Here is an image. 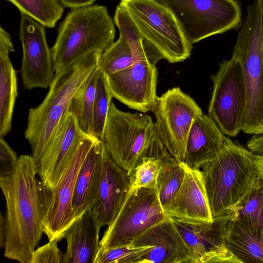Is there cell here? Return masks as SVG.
I'll use <instances>...</instances> for the list:
<instances>
[{
	"mask_svg": "<svg viewBox=\"0 0 263 263\" xmlns=\"http://www.w3.org/2000/svg\"><path fill=\"white\" fill-rule=\"evenodd\" d=\"M18 158L3 138L0 137V177L7 176L14 170Z\"/></svg>",
	"mask_w": 263,
	"mask_h": 263,
	"instance_id": "35",
	"label": "cell"
},
{
	"mask_svg": "<svg viewBox=\"0 0 263 263\" xmlns=\"http://www.w3.org/2000/svg\"><path fill=\"white\" fill-rule=\"evenodd\" d=\"M97 140L88 136L84 139L61 179L50 191L43 221V230L49 241H59L64 238L65 231L76 220L72 200L78 175L86 155Z\"/></svg>",
	"mask_w": 263,
	"mask_h": 263,
	"instance_id": "12",
	"label": "cell"
},
{
	"mask_svg": "<svg viewBox=\"0 0 263 263\" xmlns=\"http://www.w3.org/2000/svg\"><path fill=\"white\" fill-rule=\"evenodd\" d=\"M86 137L74 116L67 112L52 132L36 164L37 175L46 188H54Z\"/></svg>",
	"mask_w": 263,
	"mask_h": 263,
	"instance_id": "13",
	"label": "cell"
},
{
	"mask_svg": "<svg viewBox=\"0 0 263 263\" xmlns=\"http://www.w3.org/2000/svg\"><path fill=\"white\" fill-rule=\"evenodd\" d=\"M114 22L118 28L120 37L127 43L137 61H146L155 65L164 59L161 52L142 34L126 9L120 4L116 7Z\"/></svg>",
	"mask_w": 263,
	"mask_h": 263,
	"instance_id": "25",
	"label": "cell"
},
{
	"mask_svg": "<svg viewBox=\"0 0 263 263\" xmlns=\"http://www.w3.org/2000/svg\"><path fill=\"white\" fill-rule=\"evenodd\" d=\"M132 244L153 247L139 263H194L189 247L171 218L152 227Z\"/></svg>",
	"mask_w": 263,
	"mask_h": 263,
	"instance_id": "18",
	"label": "cell"
},
{
	"mask_svg": "<svg viewBox=\"0 0 263 263\" xmlns=\"http://www.w3.org/2000/svg\"><path fill=\"white\" fill-rule=\"evenodd\" d=\"M248 148L254 154H263V134L253 135L247 141Z\"/></svg>",
	"mask_w": 263,
	"mask_h": 263,
	"instance_id": "36",
	"label": "cell"
},
{
	"mask_svg": "<svg viewBox=\"0 0 263 263\" xmlns=\"http://www.w3.org/2000/svg\"><path fill=\"white\" fill-rule=\"evenodd\" d=\"M106 79L112 98L142 112L151 111L157 97V70L155 65L139 61L123 70L106 76Z\"/></svg>",
	"mask_w": 263,
	"mask_h": 263,
	"instance_id": "15",
	"label": "cell"
},
{
	"mask_svg": "<svg viewBox=\"0 0 263 263\" xmlns=\"http://www.w3.org/2000/svg\"><path fill=\"white\" fill-rule=\"evenodd\" d=\"M5 220L2 213L0 216V248H5L6 244Z\"/></svg>",
	"mask_w": 263,
	"mask_h": 263,
	"instance_id": "39",
	"label": "cell"
},
{
	"mask_svg": "<svg viewBox=\"0 0 263 263\" xmlns=\"http://www.w3.org/2000/svg\"><path fill=\"white\" fill-rule=\"evenodd\" d=\"M253 155L225 136L216 157L201 165L213 218L231 214L254 184L258 176Z\"/></svg>",
	"mask_w": 263,
	"mask_h": 263,
	"instance_id": "2",
	"label": "cell"
},
{
	"mask_svg": "<svg viewBox=\"0 0 263 263\" xmlns=\"http://www.w3.org/2000/svg\"><path fill=\"white\" fill-rule=\"evenodd\" d=\"M137 61L127 43L119 37L102 52L98 66L105 76H108L123 70Z\"/></svg>",
	"mask_w": 263,
	"mask_h": 263,
	"instance_id": "30",
	"label": "cell"
},
{
	"mask_svg": "<svg viewBox=\"0 0 263 263\" xmlns=\"http://www.w3.org/2000/svg\"><path fill=\"white\" fill-rule=\"evenodd\" d=\"M170 219L157 189H129L119 213L100 241L99 251L130 245L152 227Z\"/></svg>",
	"mask_w": 263,
	"mask_h": 263,
	"instance_id": "9",
	"label": "cell"
},
{
	"mask_svg": "<svg viewBox=\"0 0 263 263\" xmlns=\"http://www.w3.org/2000/svg\"><path fill=\"white\" fill-rule=\"evenodd\" d=\"M58 241H48L46 244L35 250L31 263H64V253L59 249Z\"/></svg>",
	"mask_w": 263,
	"mask_h": 263,
	"instance_id": "34",
	"label": "cell"
},
{
	"mask_svg": "<svg viewBox=\"0 0 263 263\" xmlns=\"http://www.w3.org/2000/svg\"><path fill=\"white\" fill-rule=\"evenodd\" d=\"M102 53L99 50L92 52L64 69L55 72L42 103L29 109L24 135L36 163L55 126L68 111L73 95L98 66Z\"/></svg>",
	"mask_w": 263,
	"mask_h": 263,
	"instance_id": "3",
	"label": "cell"
},
{
	"mask_svg": "<svg viewBox=\"0 0 263 263\" xmlns=\"http://www.w3.org/2000/svg\"><path fill=\"white\" fill-rule=\"evenodd\" d=\"M45 26L30 16L21 14L20 39L23 48L20 72L24 88L49 87L54 78L51 49Z\"/></svg>",
	"mask_w": 263,
	"mask_h": 263,
	"instance_id": "14",
	"label": "cell"
},
{
	"mask_svg": "<svg viewBox=\"0 0 263 263\" xmlns=\"http://www.w3.org/2000/svg\"><path fill=\"white\" fill-rule=\"evenodd\" d=\"M96 0H58L63 7L73 9L92 5Z\"/></svg>",
	"mask_w": 263,
	"mask_h": 263,
	"instance_id": "37",
	"label": "cell"
},
{
	"mask_svg": "<svg viewBox=\"0 0 263 263\" xmlns=\"http://www.w3.org/2000/svg\"><path fill=\"white\" fill-rule=\"evenodd\" d=\"M115 36L114 23L105 6L71 9L60 24L51 48L55 72L92 52L103 51L114 42Z\"/></svg>",
	"mask_w": 263,
	"mask_h": 263,
	"instance_id": "4",
	"label": "cell"
},
{
	"mask_svg": "<svg viewBox=\"0 0 263 263\" xmlns=\"http://www.w3.org/2000/svg\"><path fill=\"white\" fill-rule=\"evenodd\" d=\"M231 217V214L197 223L171 219L189 247L194 263H240L226 244V227Z\"/></svg>",
	"mask_w": 263,
	"mask_h": 263,
	"instance_id": "16",
	"label": "cell"
},
{
	"mask_svg": "<svg viewBox=\"0 0 263 263\" xmlns=\"http://www.w3.org/2000/svg\"><path fill=\"white\" fill-rule=\"evenodd\" d=\"M112 98L106 76L99 68L92 110V132L93 137L101 141L103 139L104 128Z\"/></svg>",
	"mask_w": 263,
	"mask_h": 263,
	"instance_id": "31",
	"label": "cell"
},
{
	"mask_svg": "<svg viewBox=\"0 0 263 263\" xmlns=\"http://www.w3.org/2000/svg\"><path fill=\"white\" fill-rule=\"evenodd\" d=\"M225 136L209 115L202 112L195 119L190 129L184 163L191 168L200 169L202 164L216 157L222 147Z\"/></svg>",
	"mask_w": 263,
	"mask_h": 263,
	"instance_id": "21",
	"label": "cell"
},
{
	"mask_svg": "<svg viewBox=\"0 0 263 263\" xmlns=\"http://www.w3.org/2000/svg\"><path fill=\"white\" fill-rule=\"evenodd\" d=\"M211 79L213 89L208 115L224 135L236 137L242 130L247 101L240 61L232 56L222 61Z\"/></svg>",
	"mask_w": 263,
	"mask_h": 263,
	"instance_id": "10",
	"label": "cell"
},
{
	"mask_svg": "<svg viewBox=\"0 0 263 263\" xmlns=\"http://www.w3.org/2000/svg\"><path fill=\"white\" fill-rule=\"evenodd\" d=\"M174 15L191 44L241 25L238 0H155Z\"/></svg>",
	"mask_w": 263,
	"mask_h": 263,
	"instance_id": "7",
	"label": "cell"
},
{
	"mask_svg": "<svg viewBox=\"0 0 263 263\" xmlns=\"http://www.w3.org/2000/svg\"><path fill=\"white\" fill-rule=\"evenodd\" d=\"M99 72L98 66L76 91L67 111L74 116L82 132L90 137H94L92 132V110Z\"/></svg>",
	"mask_w": 263,
	"mask_h": 263,
	"instance_id": "26",
	"label": "cell"
},
{
	"mask_svg": "<svg viewBox=\"0 0 263 263\" xmlns=\"http://www.w3.org/2000/svg\"><path fill=\"white\" fill-rule=\"evenodd\" d=\"M14 49L10 35L0 28V137L10 130L14 106L17 96L16 71L9 53Z\"/></svg>",
	"mask_w": 263,
	"mask_h": 263,
	"instance_id": "23",
	"label": "cell"
},
{
	"mask_svg": "<svg viewBox=\"0 0 263 263\" xmlns=\"http://www.w3.org/2000/svg\"><path fill=\"white\" fill-rule=\"evenodd\" d=\"M103 141L96 140L86 155L79 170L73 196L75 219L91 209L97 198L102 170Z\"/></svg>",
	"mask_w": 263,
	"mask_h": 263,
	"instance_id": "22",
	"label": "cell"
},
{
	"mask_svg": "<svg viewBox=\"0 0 263 263\" xmlns=\"http://www.w3.org/2000/svg\"><path fill=\"white\" fill-rule=\"evenodd\" d=\"M142 34L171 63L191 55L192 45L173 13L155 0H121Z\"/></svg>",
	"mask_w": 263,
	"mask_h": 263,
	"instance_id": "8",
	"label": "cell"
},
{
	"mask_svg": "<svg viewBox=\"0 0 263 263\" xmlns=\"http://www.w3.org/2000/svg\"><path fill=\"white\" fill-rule=\"evenodd\" d=\"M260 8L262 28L263 30V0H258Z\"/></svg>",
	"mask_w": 263,
	"mask_h": 263,
	"instance_id": "40",
	"label": "cell"
},
{
	"mask_svg": "<svg viewBox=\"0 0 263 263\" xmlns=\"http://www.w3.org/2000/svg\"><path fill=\"white\" fill-rule=\"evenodd\" d=\"M231 215V219L240 220L263 232V179L258 177Z\"/></svg>",
	"mask_w": 263,
	"mask_h": 263,
	"instance_id": "27",
	"label": "cell"
},
{
	"mask_svg": "<svg viewBox=\"0 0 263 263\" xmlns=\"http://www.w3.org/2000/svg\"><path fill=\"white\" fill-rule=\"evenodd\" d=\"M185 164L179 163L170 155L162 160L157 179V191L163 207L175 195L183 181Z\"/></svg>",
	"mask_w": 263,
	"mask_h": 263,
	"instance_id": "28",
	"label": "cell"
},
{
	"mask_svg": "<svg viewBox=\"0 0 263 263\" xmlns=\"http://www.w3.org/2000/svg\"><path fill=\"white\" fill-rule=\"evenodd\" d=\"M225 241L240 263H263V232L240 220H229Z\"/></svg>",
	"mask_w": 263,
	"mask_h": 263,
	"instance_id": "24",
	"label": "cell"
},
{
	"mask_svg": "<svg viewBox=\"0 0 263 263\" xmlns=\"http://www.w3.org/2000/svg\"><path fill=\"white\" fill-rule=\"evenodd\" d=\"M163 158H150L144 159L128 174L129 179V189L145 187L157 190V179Z\"/></svg>",
	"mask_w": 263,
	"mask_h": 263,
	"instance_id": "32",
	"label": "cell"
},
{
	"mask_svg": "<svg viewBox=\"0 0 263 263\" xmlns=\"http://www.w3.org/2000/svg\"><path fill=\"white\" fill-rule=\"evenodd\" d=\"M101 227L91 209H87L65 231L64 263H95L100 250Z\"/></svg>",
	"mask_w": 263,
	"mask_h": 263,
	"instance_id": "20",
	"label": "cell"
},
{
	"mask_svg": "<svg viewBox=\"0 0 263 263\" xmlns=\"http://www.w3.org/2000/svg\"><path fill=\"white\" fill-rule=\"evenodd\" d=\"M36 162L22 155L14 170L0 177L6 200L4 256L21 263H31L32 254L42 239L43 221L51 190L36 177Z\"/></svg>",
	"mask_w": 263,
	"mask_h": 263,
	"instance_id": "1",
	"label": "cell"
},
{
	"mask_svg": "<svg viewBox=\"0 0 263 263\" xmlns=\"http://www.w3.org/2000/svg\"><path fill=\"white\" fill-rule=\"evenodd\" d=\"M21 14L30 16L45 27H54L63 15L64 7L58 0H7Z\"/></svg>",
	"mask_w": 263,
	"mask_h": 263,
	"instance_id": "29",
	"label": "cell"
},
{
	"mask_svg": "<svg viewBox=\"0 0 263 263\" xmlns=\"http://www.w3.org/2000/svg\"><path fill=\"white\" fill-rule=\"evenodd\" d=\"M232 56L241 63L246 89L241 130L250 135L263 134V30L258 0L247 6Z\"/></svg>",
	"mask_w": 263,
	"mask_h": 263,
	"instance_id": "6",
	"label": "cell"
},
{
	"mask_svg": "<svg viewBox=\"0 0 263 263\" xmlns=\"http://www.w3.org/2000/svg\"><path fill=\"white\" fill-rule=\"evenodd\" d=\"M151 111L156 133L170 154L184 162L186 144L195 119L202 112L196 102L179 87L169 89L156 98Z\"/></svg>",
	"mask_w": 263,
	"mask_h": 263,
	"instance_id": "11",
	"label": "cell"
},
{
	"mask_svg": "<svg viewBox=\"0 0 263 263\" xmlns=\"http://www.w3.org/2000/svg\"><path fill=\"white\" fill-rule=\"evenodd\" d=\"M103 141L112 159L128 174L145 159L171 155L158 136L151 116L120 110L112 101Z\"/></svg>",
	"mask_w": 263,
	"mask_h": 263,
	"instance_id": "5",
	"label": "cell"
},
{
	"mask_svg": "<svg viewBox=\"0 0 263 263\" xmlns=\"http://www.w3.org/2000/svg\"><path fill=\"white\" fill-rule=\"evenodd\" d=\"M127 172L111 157L105 145L103 153L101 181L92 208L100 226H109L119 213L128 192Z\"/></svg>",
	"mask_w": 263,
	"mask_h": 263,
	"instance_id": "19",
	"label": "cell"
},
{
	"mask_svg": "<svg viewBox=\"0 0 263 263\" xmlns=\"http://www.w3.org/2000/svg\"><path fill=\"white\" fill-rule=\"evenodd\" d=\"M171 219L197 223L213 220L201 170L185 164V173L179 189L163 206Z\"/></svg>",
	"mask_w": 263,
	"mask_h": 263,
	"instance_id": "17",
	"label": "cell"
},
{
	"mask_svg": "<svg viewBox=\"0 0 263 263\" xmlns=\"http://www.w3.org/2000/svg\"><path fill=\"white\" fill-rule=\"evenodd\" d=\"M254 161L256 167L258 177L263 179V154H254Z\"/></svg>",
	"mask_w": 263,
	"mask_h": 263,
	"instance_id": "38",
	"label": "cell"
},
{
	"mask_svg": "<svg viewBox=\"0 0 263 263\" xmlns=\"http://www.w3.org/2000/svg\"><path fill=\"white\" fill-rule=\"evenodd\" d=\"M152 248L133 244L111 248L99 251L95 263H139Z\"/></svg>",
	"mask_w": 263,
	"mask_h": 263,
	"instance_id": "33",
	"label": "cell"
}]
</instances>
